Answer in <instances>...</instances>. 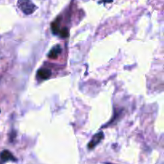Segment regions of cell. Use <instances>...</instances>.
Instances as JSON below:
<instances>
[{"instance_id":"6da1fadb","label":"cell","mask_w":164,"mask_h":164,"mask_svg":"<svg viewBox=\"0 0 164 164\" xmlns=\"http://www.w3.org/2000/svg\"><path fill=\"white\" fill-rule=\"evenodd\" d=\"M18 7L25 15H31L37 9V7L30 0H19Z\"/></svg>"},{"instance_id":"7a4b0ae2","label":"cell","mask_w":164,"mask_h":164,"mask_svg":"<svg viewBox=\"0 0 164 164\" xmlns=\"http://www.w3.org/2000/svg\"><path fill=\"white\" fill-rule=\"evenodd\" d=\"M103 138V132H99L96 134H95L92 138L91 141L88 143V148L89 149H93L95 148L99 143L102 141V139Z\"/></svg>"},{"instance_id":"3957f363","label":"cell","mask_w":164,"mask_h":164,"mask_svg":"<svg viewBox=\"0 0 164 164\" xmlns=\"http://www.w3.org/2000/svg\"><path fill=\"white\" fill-rule=\"evenodd\" d=\"M0 159L3 162H6V161H16L15 156L8 150H4L0 153Z\"/></svg>"},{"instance_id":"277c9868","label":"cell","mask_w":164,"mask_h":164,"mask_svg":"<svg viewBox=\"0 0 164 164\" xmlns=\"http://www.w3.org/2000/svg\"><path fill=\"white\" fill-rule=\"evenodd\" d=\"M51 71L50 69H47V68H43V69H40L38 71L37 75L39 78L41 79H47V78H50L51 76Z\"/></svg>"},{"instance_id":"5b68a950","label":"cell","mask_w":164,"mask_h":164,"mask_svg":"<svg viewBox=\"0 0 164 164\" xmlns=\"http://www.w3.org/2000/svg\"><path fill=\"white\" fill-rule=\"evenodd\" d=\"M62 48L59 45H56L55 47H53L48 53V58L50 59H56L61 54Z\"/></svg>"},{"instance_id":"8992f818","label":"cell","mask_w":164,"mask_h":164,"mask_svg":"<svg viewBox=\"0 0 164 164\" xmlns=\"http://www.w3.org/2000/svg\"><path fill=\"white\" fill-rule=\"evenodd\" d=\"M59 21L60 19L58 18V19H56L54 22H53L52 24H51V29H52V31L54 34H59Z\"/></svg>"},{"instance_id":"52a82bcc","label":"cell","mask_w":164,"mask_h":164,"mask_svg":"<svg viewBox=\"0 0 164 164\" xmlns=\"http://www.w3.org/2000/svg\"><path fill=\"white\" fill-rule=\"evenodd\" d=\"M59 34L60 37L63 38V39L67 38L68 36H69V32H68V29H67V27H63V28H62V29H60Z\"/></svg>"},{"instance_id":"ba28073f","label":"cell","mask_w":164,"mask_h":164,"mask_svg":"<svg viewBox=\"0 0 164 164\" xmlns=\"http://www.w3.org/2000/svg\"><path fill=\"white\" fill-rule=\"evenodd\" d=\"M106 164H112V163H106Z\"/></svg>"}]
</instances>
